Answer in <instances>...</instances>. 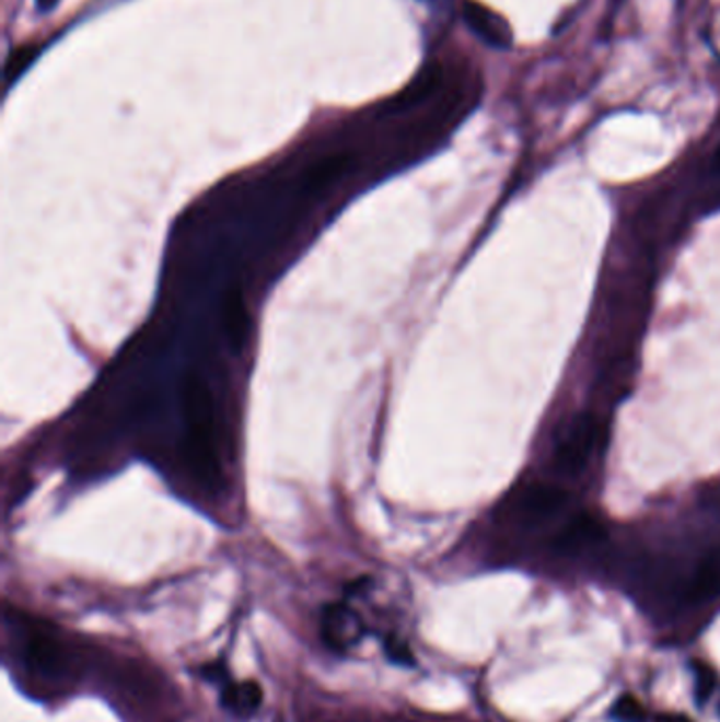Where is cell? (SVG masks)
Returning a JSON list of instances; mask_svg holds the SVG:
<instances>
[{"instance_id": "2", "label": "cell", "mask_w": 720, "mask_h": 722, "mask_svg": "<svg viewBox=\"0 0 720 722\" xmlns=\"http://www.w3.org/2000/svg\"><path fill=\"white\" fill-rule=\"evenodd\" d=\"M569 494L554 484H529L520 488L510 499L511 520L522 526H537L562 512Z\"/></svg>"}, {"instance_id": "13", "label": "cell", "mask_w": 720, "mask_h": 722, "mask_svg": "<svg viewBox=\"0 0 720 722\" xmlns=\"http://www.w3.org/2000/svg\"><path fill=\"white\" fill-rule=\"evenodd\" d=\"M385 647H387V655H390L393 662L408 663V665L413 663V653H410L408 644H406V642H402L399 638L391 636V638H387Z\"/></svg>"}, {"instance_id": "12", "label": "cell", "mask_w": 720, "mask_h": 722, "mask_svg": "<svg viewBox=\"0 0 720 722\" xmlns=\"http://www.w3.org/2000/svg\"><path fill=\"white\" fill-rule=\"evenodd\" d=\"M717 687V676L712 669H708L706 665H697V683H695V691H697V701L704 703L710 699V695Z\"/></svg>"}, {"instance_id": "7", "label": "cell", "mask_w": 720, "mask_h": 722, "mask_svg": "<svg viewBox=\"0 0 720 722\" xmlns=\"http://www.w3.org/2000/svg\"><path fill=\"white\" fill-rule=\"evenodd\" d=\"M604 537L601 520L594 515H579L554 539V549L560 554H579Z\"/></svg>"}, {"instance_id": "5", "label": "cell", "mask_w": 720, "mask_h": 722, "mask_svg": "<svg viewBox=\"0 0 720 722\" xmlns=\"http://www.w3.org/2000/svg\"><path fill=\"white\" fill-rule=\"evenodd\" d=\"M463 18L474 34L495 49H508L511 45V31L508 22L476 0H467L463 7Z\"/></svg>"}, {"instance_id": "6", "label": "cell", "mask_w": 720, "mask_h": 722, "mask_svg": "<svg viewBox=\"0 0 720 722\" xmlns=\"http://www.w3.org/2000/svg\"><path fill=\"white\" fill-rule=\"evenodd\" d=\"M440 83H442V68L438 63H427L413 79V83L391 100L390 113H406L419 106L420 102H425L429 95L436 93Z\"/></svg>"}, {"instance_id": "10", "label": "cell", "mask_w": 720, "mask_h": 722, "mask_svg": "<svg viewBox=\"0 0 720 722\" xmlns=\"http://www.w3.org/2000/svg\"><path fill=\"white\" fill-rule=\"evenodd\" d=\"M38 47L36 45H26V47H18L11 51V56L7 58V66H4V83L11 85L13 81H18L26 68L31 66L32 61L38 58Z\"/></svg>"}, {"instance_id": "4", "label": "cell", "mask_w": 720, "mask_h": 722, "mask_svg": "<svg viewBox=\"0 0 720 722\" xmlns=\"http://www.w3.org/2000/svg\"><path fill=\"white\" fill-rule=\"evenodd\" d=\"M363 626L353 608L347 604H330L324 613L322 636L334 651H347L360 642Z\"/></svg>"}, {"instance_id": "9", "label": "cell", "mask_w": 720, "mask_h": 722, "mask_svg": "<svg viewBox=\"0 0 720 722\" xmlns=\"http://www.w3.org/2000/svg\"><path fill=\"white\" fill-rule=\"evenodd\" d=\"M220 699L229 712H233L240 719H247L258 712V708L263 703V689L254 680L229 683V685H224Z\"/></svg>"}, {"instance_id": "16", "label": "cell", "mask_w": 720, "mask_h": 722, "mask_svg": "<svg viewBox=\"0 0 720 722\" xmlns=\"http://www.w3.org/2000/svg\"><path fill=\"white\" fill-rule=\"evenodd\" d=\"M715 167H717V170L720 172V144L719 149H717V152H715Z\"/></svg>"}, {"instance_id": "8", "label": "cell", "mask_w": 720, "mask_h": 722, "mask_svg": "<svg viewBox=\"0 0 720 722\" xmlns=\"http://www.w3.org/2000/svg\"><path fill=\"white\" fill-rule=\"evenodd\" d=\"M690 602H708L720 598V547L710 549L697 564L687 587Z\"/></svg>"}, {"instance_id": "3", "label": "cell", "mask_w": 720, "mask_h": 722, "mask_svg": "<svg viewBox=\"0 0 720 722\" xmlns=\"http://www.w3.org/2000/svg\"><path fill=\"white\" fill-rule=\"evenodd\" d=\"M24 662L32 676L60 683L72 674V660L58 638L47 632H32L24 644Z\"/></svg>"}, {"instance_id": "14", "label": "cell", "mask_w": 720, "mask_h": 722, "mask_svg": "<svg viewBox=\"0 0 720 722\" xmlns=\"http://www.w3.org/2000/svg\"><path fill=\"white\" fill-rule=\"evenodd\" d=\"M58 2L60 0H36V4H38V11H51V9H56L58 7Z\"/></svg>"}, {"instance_id": "11", "label": "cell", "mask_w": 720, "mask_h": 722, "mask_svg": "<svg viewBox=\"0 0 720 722\" xmlns=\"http://www.w3.org/2000/svg\"><path fill=\"white\" fill-rule=\"evenodd\" d=\"M613 717L619 722H642L644 721V710L634 697L626 695L615 703Z\"/></svg>"}, {"instance_id": "15", "label": "cell", "mask_w": 720, "mask_h": 722, "mask_svg": "<svg viewBox=\"0 0 720 722\" xmlns=\"http://www.w3.org/2000/svg\"><path fill=\"white\" fill-rule=\"evenodd\" d=\"M663 722H693L687 719V717H667V719H661Z\"/></svg>"}, {"instance_id": "1", "label": "cell", "mask_w": 720, "mask_h": 722, "mask_svg": "<svg viewBox=\"0 0 720 722\" xmlns=\"http://www.w3.org/2000/svg\"><path fill=\"white\" fill-rule=\"evenodd\" d=\"M602 427L592 415H577L565 427L556 451H554V467L565 476H577L588 469L590 461L601 446Z\"/></svg>"}]
</instances>
